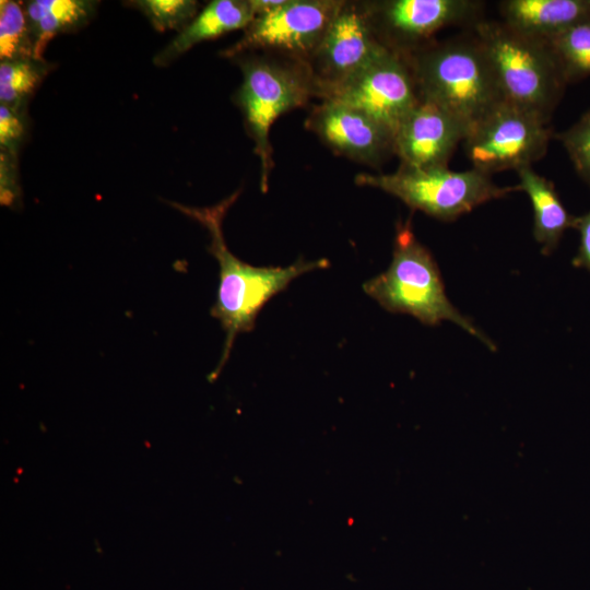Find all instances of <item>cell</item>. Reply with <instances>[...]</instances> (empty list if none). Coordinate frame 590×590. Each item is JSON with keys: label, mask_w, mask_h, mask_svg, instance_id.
<instances>
[{"label": "cell", "mask_w": 590, "mask_h": 590, "mask_svg": "<svg viewBox=\"0 0 590 590\" xmlns=\"http://www.w3.org/2000/svg\"><path fill=\"white\" fill-rule=\"evenodd\" d=\"M574 228L579 232L580 243L578 253L573 259V266L590 271V211L577 216Z\"/></svg>", "instance_id": "d4e9b609"}, {"label": "cell", "mask_w": 590, "mask_h": 590, "mask_svg": "<svg viewBox=\"0 0 590 590\" xmlns=\"http://www.w3.org/2000/svg\"><path fill=\"white\" fill-rule=\"evenodd\" d=\"M16 160L1 153V203L10 206L17 198Z\"/></svg>", "instance_id": "cb8c5ba5"}, {"label": "cell", "mask_w": 590, "mask_h": 590, "mask_svg": "<svg viewBox=\"0 0 590 590\" xmlns=\"http://www.w3.org/2000/svg\"><path fill=\"white\" fill-rule=\"evenodd\" d=\"M355 184L380 189L409 208L446 222L519 190L518 185L496 186L491 175L475 168L456 172L447 166L414 167L405 164H400L391 174H358Z\"/></svg>", "instance_id": "8992f818"}, {"label": "cell", "mask_w": 590, "mask_h": 590, "mask_svg": "<svg viewBox=\"0 0 590 590\" xmlns=\"http://www.w3.org/2000/svg\"><path fill=\"white\" fill-rule=\"evenodd\" d=\"M253 19L249 0H213L154 56L153 62L157 67H165L199 43L235 30H245Z\"/></svg>", "instance_id": "5bb4252c"}, {"label": "cell", "mask_w": 590, "mask_h": 590, "mask_svg": "<svg viewBox=\"0 0 590 590\" xmlns=\"http://www.w3.org/2000/svg\"><path fill=\"white\" fill-rule=\"evenodd\" d=\"M468 132V128L451 114L420 97L394 134V153L401 164L409 166H447Z\"/></svg>", "instance_id": "4fadbf2b"}, {"label": "cell", "mask_w": 590, "mask_h": 590, "mask_svg": "<svg viewBox=\"0 0 590 590\" xmlns=\"http://www.w3.org/2000/svg\"><path fill=\"white\" fill-rule=\"evenodd\" d=\"M387 49L375 33L366 3L343 1L322 42L307 62L316 97L321 99Z\"/></svg>", "instance_id": "30bf717a"}, {"label": "cell", "mask_w": 590, "mask_h": 590, "mask_svg": "<svg viewBox=\"0 0 590 590\" xmlns=\"http://www.w3.org/2000/svg\"><path fill=\"white\" fill-rule=\"evenodd\" d=\"M544 42L567 83L590 76V20L579 22Z\"/></svg>", "instance_id": "d6986e66"}, {"label": "cell", "mask_w": 590, "mask_h": 590, "mask_svg": "<svg viewBox=\"0 0 590 590\" xmlns=\"http://www.w3.org/2000/svg\"><path fill=\"white\" fill-rule=\"evenodd\" d=\"M547 122L535 113L503 102L463 140L472 168L491 175L532 166L546 153L552 137Z\"/></svg>", "instance_id": "52a82bcc"}, {"label": "cell", "mask_w": 590, "mask_h": 590, "mask_svg": "<svg viewBox=\"0 0 590 590\" xmlns=\"http://www.w3.org/2000/svg\"><path fill=\"white\" fill-rule=\"evenodd\" d=\"M519 190L524 191L533 206V236L542 245V253H552L567 228L575 227L577 216L568 213L552 181L531 166L517 170Z\"/></svg>", "instance_id": "2e32d148"}, {"label": "cell", "mask_w": 590, "mask_h": 590, "mask_svg": "<svg viewBox=\"0 0 590 590\" xmlns=\"http://www.w3.org/2000/svg\"><path fill=\"white\" fill-rule=\"evenodd\" d=\"M475 37L504 101L548 121L567 82L547 44L498 22H479Z\"/></svg>", "instance_id": "5b68a950"}, {"label": "cell", "mask_w": 590, "mask_h": 590, "mask_svg": "<svg viewBox=\"0 0 590 590\" xmlns=\"http://www.w3.org/2000/svg\"><path fill=\"white\" fill-rule=\"evenodd\" d=\"M51 64L44 59L3 60L0 63V103L25 115L26 104L48 74Z\"/></svg>", "instance_id": "ac0fdd59"}, {"label": "cell", "mask_w": 590, "mask_h": 590, "mask_svg": "<svg viewBox=\"0 0 590 590\" xmlns=\"http://www.w3.org/2000/svg\"><path fill=\"white\" fill-rule=\"evenodd\" d=\"M255 17L268 13L283 3L284 0H249Z\"/></svg>", "instance_id": "484cf974"}, {"label": "cell", "mask_w": 590, "mask_h": 590, "mask_svg": "<svg viewBox=\"0 0 590 590\" xmlns=\"http://www.w3.org/2000/svg\"><path fill=\"white\" fill-rule=\"evenodd\" d=\"M243 73L235 101L260 162V187L268 191L273 167L270 129L283 114L316 97L307 62L272 52H247L235 57Z\"/></svg>", "instance_id": "277c9868"}, {"label": "cell", "mask_w": 590, "mask_h": 590, "mask_svg": "<svg viewBox=\"0 0 590 590\" xmlns=\"http://www.w3.org/2000/svg\"><path fill=\"white\" fill-rule=\"evenodd\" d=\"M98 2L90 0H33L24 8L33 42L34 58L44 59L48 43L62 33L83 27Z\"/></svg>", "instance_id": "e0dca14e"}, {"label": "cell", "mask_w": 590, "mask_h": 590, "mask_svg": "<svg viewBox=\"0 0 590 590\" xmlns=\"http://www.w3.org/2000/svg\"><path fill=\"white\" fill-rule=\"evenodd\" d=\"M405 55L418 95L461 121L470 131L504 101L476 37L425 44Z\"/></svg>", "instance_id": "7a4b0ae2"}, {"label": "cell", "mask_w": 590, "mask_h": 590, "mask_svg": "<svg viewBox=\"0 0 590 590\" xmlns=\"http://www.w3.org/2000/svg\"><path fill=\"white\" fill-rule=\"evenodd\" d=\"M344 0H284L276 9L257 15L225 58L247 52H272L308 62Z\"/></svg>", "instance_id": "ba28073f"}, {"label": "cell", "mask_w": 590, "mask_h": 590, "mask_svg": "<svg viewBox=\"0 0 590 590\" xmlns=\"http://www.w3.org/2000/svg\"><path fill=\"white\" fill-rule=\"evenodd\" d=\"M500 11L509 27L546 40L590 20V0H506L500 2Z\"/></svg>", "instance_id": "9a60e30c"}, {"label": "cell", "mask_w": 590, "mask_h": 590, "mask_svg": "<svg viewBox=\"0 0 590 590\" xmlns=\"http://www.w3.org/2000/svg\"><path fill=\"white\" fill-rule=\"evenodd\" d=\"M321 101L355 107L396 134L420 95L405 55L387 49Z\"/></svg>", "instance_id": "9c48e42d"}, {"label": "cell", "mask_w": 590, "mask_h": 590, "mask_svg": "<svg viewBox=\"0 0 590 590\" xmlns=\"http://www.w3.org/2000/svg\"><path fill=\"white\" fill-rule=\"evenodd\" d=\"M363 290L390 312L411 315L428 326L449 320L495 350L494 343L448 299L438 266L416 239L410 219L397 224L389 268L365 282Z\"/></svg>", "instance_id": "3957f363"}, {"label": "cell", "mask_w": 590, "mask_h": 590, "mask_svg": "<svg viewBox=\"0 0 590 590\" xmlns=\"http://www.w3.org/2000/svg\"><path fill=\"white\" fill-rule=\"evenodd\" d=\"M239 193L240 190H237L217 204L206 208L169 202L209 231V251L219 262L217 295L211 314L221 322L225 341L221 361L212 374L213 378H216L225 365L236 337L253 329L258 314L273 296L286 290L299 275L317 269H327L330 264L327 259L314 261L297 259L287 267H255L233 255L225 243L222 224L227 210Z\"/></svg>", "instance_id": "6da1fadb"}, {"label": "cell", "mask_w": 590, "mask_h": 590, "mask_svg": "<svg viewBox=\"0 0 590 590\" xmlns=\"http://www.w3.org/2000/svg\"><path fill=\"white\" fill-rule=\"evenodd\" d=\"M26 135L25 115L0 105V146L4 153L16 160L19 150Z\"/></svg>", "instance_id": "603a6c76"}, {"label": "cell", "mask_w": 590, "mask_h": 590, "mask_svg": "<svg viewBox=\"0 0 590 590\" xmlns=\"http://www.w3.org/2000/svg\"><path fill=\"white\" fill-rule=\"evenodd\" d=\"M370 23L381 44L408 54L440 28L475 15L480 2L470 0L365 1Z\"/></svg>", "instance_id": "8fae6325"}, {"label": "cell", "mask_w": 590, "mask_h": 590, "mask_svg": "<svg viewBox=\"0 0 590 590\" xmlns=\"http://www.w3.org/2000/svg\"><path fill=\"white\" fill-rule=\"evenodd\" d=\"M34 58L25 8L12 0L0 1V59Z\"/></svg>", "instance_id": "ffe728a7"}, {"label": "cell", "mask_w": 590, "mask_h": 590, "mask_svg": "<svg viewBox=\"0 0 590 590\" xmlns=\"http://www.w3.org/2000/svg\"><path fill=\"white\" fill-rule=\"evenodd\" d=\"M556 138L566 149L576 173L590 189V109Z\"/></svg>", "instance_id": "7402d4cb"}, {"label": "cell", "mask_w": 590, "mask_h": 590, "mask_svg": "<svg viewBox=\"0 0 590 590\" xmlns=\"http://www.w3.org/2000/svg\"><path fill=\"white\" fill-rule=\"evenodd\" d=\"M305 126L335 154L378 166L394 153V134L366 113L333 101L314 106Z\"/></svg>", "instance_id": "7c38bea8"}, {"label": "cell", "mask_w": 590, "mask_h": 590, "mask_svg": "<svg viewBox=\"0 0 590 590\" xmlns=\"http://www.w3.org/2000/svg\"><path fill=\"white\" fill-rule=\"evenodd\" d=\"M140 10L157 32H181L199 13L193 0H137L128 2Z\"/></svg>", "instance_id": "44dd1931"}]
</instances>
